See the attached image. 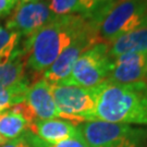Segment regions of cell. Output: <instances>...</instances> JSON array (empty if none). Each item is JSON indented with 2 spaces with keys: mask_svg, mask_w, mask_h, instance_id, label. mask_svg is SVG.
I'll list each match as a JSON object with an SVG mask.
<instances>
[{
  "mask_svg": "<svg viewBox=\"0 0 147 147\" xmlns=\"http://www.w3.org/2000/svg\"><path fill=\"white\" fill-rule=\"evenodd\" d=\"M89 23L90 19L80 14L57 16L27 37L23 48L26 68L34 72H45Z\"/></svg>",
  "mask_w": 147,
  "mask_h": 147,
  "instance_id": "cell-1",
  "label": "cell"
},
{
  "mask_svg": "<svg viewBox=\"0 0 147 147\" xmlns=\"http://www.w3.org/2000/svg\"><path fill=\"white\" fill-rule=\"evenodd\" d=\"M95 120L147 126V82L96 86Z\"/></svg>",
  "mask_w": 147,
  "mask_h": 147,
  "instance_id": "cell-2",
  "label": "cell"
},
{
  "mask_svg": "<svg viewBox=\"0 0 147 147\" xmlns=\"http://www.w3.org/2000/svg\"><path fill=\"white\" fill-rule=\"evenodd\" d=\"M79 130L88 147H144L147 126L94 120L81 123Z\"/></svg>",
  "mask_w": 147,
  "mask_h": 147,
  "instance_id": "cell-3",
  "label": "cell"
},
{
  "mask_svg": "<svg viewBox=\"0 0 147 147\" xmlns=\"http://www.w3.org/2000/svg\"><path fill=\"white\" fill-rule=\"evenodd\" d=\"M144 25H147V0H119L98 23V36L100 42L110 44Z\"/></svg>",
  "mask_w": 147,
  "mask_h": 147,
  "instance_id": "cell-4",
  "label": "cell"
},
{
  "mask_svg": "<svg viewBox=\"0 0 147 147\" xmlns=\"http://www.w3.org/2000/svg\"><path fill=\"white\" fill-rule=\"evenodd\" d=\"M112 64L109 55V44L97 42L75 62L72 72L67 80L59 84L74 85L85 88H93L108 80Z\"/></svg>",
  "mask_w": 147,
  "mask_h": 147,
  "instance_id": "cell-5",
  "label": "cell"
},
{
  "mask_svg": "<svg viewBox=\"0 0 147 147\" xmlns=\"http://www.w3.org/2000/svg\"><path fill=\"white\" fill-rule=\"evenodd\" d=\"M53 100L60 119L70 122H86L95 120L96 88H85L74 85H50Z\"/></svg>",
  "mask_w": 147,
  "mask_h": 147,
  "instance_id": "cell-6",
  "label": "cell"
},
{
  "mask_svg": "<svg viewBox=\"0 0 147 147\" xmlns=\"http://www.w3.org/2000/svg\"><path fill=\"white\" fill-rule=\"evenodd\" d=\"M97 42H100L98 36V23L90 20L88 26L74 39V42L67 49L63 50L57 60L44 72V80L50 85L59 84L67 80L82 53Z\"/></svg>",
  "mask_w": 147,
  "mask_h": 147,
  "instance_id": "cell-7",
  "label": "cell"
},
{
  "mask_svg": "<svg viewBox=\"0 0 147 147\" xmlns=\"http://www.w3.org/2000/svg\"><path fill=\"white\" fill-rule=\"evenodd\" d=\"M56 18L57 16L49 9L46 0L20 2L7 20L5 27L19 33L21 36L30 37L53 22Z\"/></svg>",
  "mask_w": 147,
  "mask_h": 147,
  "instance_id": "cell-8",
  "label": "cell"
},
{
  "mask_svg": "<svg viewBox=\"0 0 147 147\" xmlns=\"http://www.w3.org/2000/svg\"><path fill=\"white\" fill-rule=\"evenodd\" d=\"M147 53H123L112 59L108 80L116 84L146 82Z\"/></svg>",
  "mask_w": 147,
  "mask_h": 147,
  "instance_id": "cell-9",
  "label": "cell"
},
{
  "mask_svg": "<svg viewBox=\"0 0 147 147\" xmlns=\"http://www.w3.org/2000/svg\"><path fill=\"white\" fill-rule=\"evenodd\" d=\"M36 121L28 106L23 101L0 113V135L5 141H12L25 134Z\"/></svg>",
  "mask_w": 147,
  "mask_h": 147,
  "instance_id": "cell-10",
  "label": "cell"
},
{
  "mask_svg": "<svg viewBox=\"0 0 147 147\" xmlns=\"http://www.w3.org/2000/svg\"><path fill=\"white\" fill-rule=\"evenodd\" d=\"M25 104L36 120L59 118L50 84L44 79L38 80L27 89Z\"/></svg>",
  "mask_w": 147,
  "mask_h": 147,
  "instance_id": "cell-11",
  "label": "cell"
},
{
  "mask_svg": "<svg viewBox=\"0 0 147 147\" xmlns=\"http://www.w3.org/2000/svg\"><path fill=\"white\" fill-rule=\"evenodd\" d=\"M28 131L36 135L42 141L50 144L61 142L70 137L81 134L79 126L72 122L63 119H48L36 120L30 126Z\"/></svg>",
  "mask_w": 147,
  "mask_h": 147,
  "instance_id": "cell-12",
  "label": "cell"
},
{
  "mask_svg": "<svg viewBox=\"0 0 147 147\" xmlns=\"http://www.w3.org/2000/svg\"><path fill=\"white\" fill-rule=\"evenodd\" d=\"M129 53H147V25L118 37L109 44V55L112 59Z\"/></svg>",
  "mask_w": 147,
  "mask_h": 147,
  "instance_id": "cell-13",
  "label": "cell"
},
{
  "mask_svg": "<svg viewBox=\"0 0 147 147\" xmlns=\"http://www.w3.org/2000/svg\"><path fill=\"white\" fill-rule=\"evenodd\" d=\"M25 68L24 53L18 49L7 62L0 63V87H10L25 81Z\"/></svg>",
  "mask_w": 147,
  "mask_h": 147,
  "instance_id": "cell-14",
  "label": "cell"
},
{
  "mask_svg": "<svg viewBox=\"0 0 147 147\" xmlns=\"http://www.w3.org/2000/svg\"><path fill=\"white\" fill-rule=\"evenodd\" d=\"M28 87L27 80L10 87H0V113L25 101Z\"/></svg>",
  "mask_w": 147,
  "mask_h": 147,
  "instance_id": "cell-15",
  "label": "cell"
},
{
  "mask_svg": "<svg viewBox=\"0 0 147 147\" xmlns=\"http://www.w3.org/2000/svg\"><path fill=\"white\" fill-rule=\"evenodd\" d=\"M21 35L0 24V63L7 62L16 53Z\"/></svg>",
  "mask_w": 147,
  "mask_h": 147,
  "instance_id": "cell-16",
  "label": "cell"
},
{
  "mask_svg": "<svg viewBox=\"0 0 147 147\" xmlns=\"http://www.w3.org/2000/svg\"><path fill=\"white\" fill-rule=\"evenodd\" d=\"M81 16L99 23L105 12L110 8L113 0H79Z\"/></svg>",
  "mask_w": 147,
  "mask_h": 147,
  "instance_id": "cell-17",
  "label": "cell"
},
{
  "mask_svg": "<svg viewBox=\"0 0 147 147\" xmlns=\"http://www.w3.org/2000/svg\"><path fill=\"white\" fill-rule=\"evenodd\" d=\"M25 134H26V136L28 137L30 142L32 143V145L34 147H88V145L86 144V142L84 141V138L82 137L81 134L78 136L67 138V140L61 141V142L55 143V144L44 142L30 131H27Z\"/></svg>",
  "mask_w": 147,
  "mask_h": 147,
  "instance_id": "cell-18",
  "label": "cell"
},
{
  "mask_svg": "<svg viewBox=\"0 0 147 147\" xmlns=\"http://www.w3.org/2000/svg\"><path fill=\"white\" fill-rule=\"evenodd\" d=\"M49 9L56 16L80 14L81 5L79 0H49Z\"/></svg>",
  "mask_w": 147,
  "mask_h": 147,
  "instance_id": "cell-19",
  "label": "cell"
},
{
  "mask_svg": "<svg viewBox=\"0 0 147 147\" xmlns=\"http://www.w3.org/2000/svg\"><path fill=\"white\" fill-rule=\"evenodd\" d=\"M18 2L19 0H0V18L10 16Z\"/></svg>",
  "mask_w": 147,
  "mask_h": 147,
  "instance_id": "cell-20",
  "label": "cell"
},
{
  "mask_svg": "<svg viewBox=\"0 0 147 147\" xmlns=\"http://www.w3.org/2000/svg\"><path fill=\"white\" fill-rule=\"evenodd\" d=\"M1 147H34V146L30 142V140L26 136V134H23L22 136L18 137L16 140L5 142Z\"/></svg>",
  "mask_w": 147,
  "mask_h": 147,
  "instance_id": "cell-21",
  "label": "cell"
},
{
  "mask_svg": "<svg viewBox=\"0 0 147 147\" xmlns=\"http://www.w3.org/2000/svg\"><path fill=\"white\" fill-rule=\"evenodd\" d=\"M5 142H7V141H5V138H2V137H1V135H0V147L2 146V145H3Z\"/></svg>",
  "mask_w": 147,
  "mask_h": 147,
  "instance_id": "cell-22",
  "label": "cell"
},
{
  "mask_svg": "<svg viewBox=\"0 0 147 147\" xmlns=\"http://www.w3.org/2000/svg\"><path fill=\"white\" fill-rule=\"evenodd\" d=\"M32 1H42V0H21L20 2H32Z\"/></svg>",
  "mask_w": 147,
  "mask_h": 147,
  "instance_id": "cell-23",
  "label": "cell"
},
{
  "mask_svg": "<svg viewBox=\"0 0 147 147\" xmlns=\"http://www.w3.org/2000/svg\"><path fill=\"white\" fill-rule=\"evenodd\" d=\"M146 82H147V80H146Z\"/></svg>",
  "mask_w": 147,
  "mask_h": 147,
  "instance_id": "cell-24",
  "label": "cell"
}]
</instances>
